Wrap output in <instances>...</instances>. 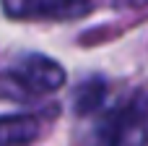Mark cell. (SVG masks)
<instances>
[{"mask_svg":"<svg viewBox=\"0 0 148 146\" xmlns=\"http://www.w3.org/2000/svg\"><path fill=\"white\" fill-rule=\"evenodd\" d=\"M3 8L10 18H55V21H68V18H81L91 13L88 0H3Z\"/></svg>","mask_w":148,"mask_h":146,"instance_id":"obj_3","label":"cell"},{"mask_svg":"<svg viewBox=\"0 0 148 146\" xmlns=\"http://www.w3.org/2000/svg\"><path fill=\"white\" fill-rule=\"evenodd\" d=\"M39 131L42 125L34 115H0V146H26Z\"/></svg>","mask_w":148,"mask_h":146,"instance_id":"obj_4","label":"cell"},{"mask_svg":"<svg viewBox=\"0 0 148 146\" xmlns=\"http://www.w3.org/2000/svg\"><path fill=\"white\" fill-rule=\"evenodd\" d=\"M99 138L104 146H148V107L143 99H133L99 123Z\"/></svg>","mask_w":148,"mask_h":146,"instance_id":"obj_1","label":"cell"},{"mask_svg":"<svg viewBox=\"0 0 148 146\" xmlns=\"http://www.w3.org/2000/svg\"><path fill=\"white\" fill-rule=\"evenodd\" d=\"M104 99H107V86H104V81L94 78V81L83 84L75 91V112L78 115H88V112L99 110L104 104Z\"/></svg>","mask_w":148,"mask_h":146,"instance_id":"obj_5","label":"cell"},{"mask_svg":"<svg viewBox=\"0 0 148 146\" xmlns=\"http://www.w3.org/2000/svg\"><path fill=\"white\" fill-rule=\"evenodd\" d=\"M13 78L34 97V94H49L65 86V68L44 55H26L18 60V65L10 71Z\"/></svg>","mask_w":148,"mask_h":146,"instance_id":"obj_2","label":"cell"}]
</instances>
